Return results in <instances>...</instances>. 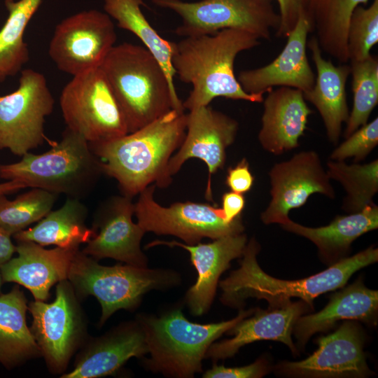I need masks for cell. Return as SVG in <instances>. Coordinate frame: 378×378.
I'll return each mask as SVG.
<instances>
[{
  "instance_id": "6da1fadb",
  "label": "cell",
  "mask_w": 378,
  "mask_h": 378,
  "mask_svg": "<svg viewBox=\"0 0 378 378\" xmlns=\"http://www.w3.org/2000/svg\"><path fill=\"white\" fill-rule=\"evenodd\" d=\"M186 130L184 111L172 109L133 132L89 144L103 174L117 181L122 195L133 198L150 185L164 188L171 184L168 164Z\"/></svg>"
},
{
  "instance_id": "7a4b0ae2",
  "label": "cell",
  "mask_w": 378,
  "mask_h": 378,
  "mask_svg": "<svg viewBox=\"0 0 378 378\" xmlns=\"http://www.w3.org/2000/svg\"><path fill=\"white\" fill-rule=\"evenodd\" d=\"M246 31L225 29L214 34L184 37L172 42V64L181 80L192 85L183 102L189 111L208 106L217 97L250 102H263V94H248L234 72V61L241 52L260 44Z\"/></svg>"
},
{
  "instance_id": "3957f363",
  "label": "cell",
  "mask_w": 378,
  "mask_h": 378,
  "mask_svg": "<svg viewBox=\"0 0 378 378\" xmlns=\"http://www.w3.org/2000/svg\"><path fill=\"white\" fill-rule=\"evenodd\" d=\"M258 241H248L240 266L219 282L221 302L241 309L248 298L264 299L276 306L298 298L314 309V300L321 294L343 288L359 270L378 261V249L372 246L351 257H345L318 274L298 280H283L265 273L260 267Z\"/></svg>"
},
{
  "instance_id": "277c9868",
  "label": "cell",
  "mask_w": 378,
  "mask_h": 378,
  "mask_svg": "<svg viewBox=\"0 0 378 378\" xmlns=\"http://www.w3.org/2000/svg\"><path fill=\"white\" fill-rule=\"evenodd\" d=\"M99 68L125 116L129 133L172 109L185 111L162 66L144 46H114Z\"/></svg>"
},
{
  "instance_id": "5b68a950",
  "label": "cell",
  "mask_w": 378,
  "mask_h": 378,
  "mask_svg": "<svg viewBox=\"0 0 378 378\" xmlns=\"http://www.w3.org/2000/svg\"><path fill=\"white\" fill-rule=\"evenodd\" d=\"M255 309H241L230 320L206 324L188 321L179 307L160 316L138 315L150 354L144 359L145 368L167 377H193L202 370V361L210 345Z\"/></svg>"
},
{
  "instance_id": "8992f818",
  "label": "cell",
  "mask_w": 378,
  "mask_h": 378,
  "mask_svg": "<svg viewBox=\"0 0 378 378\" xmlns=\"http://www.w3.org/2000/svg\"><path fill=\"white\" fill-rule=\"evenodd\" d=\"M51 146L46 153L29 152L17 162L0 164V178L70 198L86 197L104 174L102 162L89 142L66 127L62 139Z\"/></svg>"
},
{
  "instance_id": "52a82bcc",
  "label": "cell",
  "mask_w": 378,
  "mask_h": 378,
  "mask_svg": "<svg viewBox=\"0 0 378 378\" xmlns=\"http://www.w3.org/2000/svg\"><path fill=\"white\" fill-rule=\"evenodd\" d=\"M68 280L79 300L89 295L102 307L99 326L119 309L133 311L144 295L152 290L176 286L180 275L165 269H149L129 264L104 266L79 249L72 259Z\"/></svg>"
},
{
  "instance_id": "ba28073f",
  "label": "cell",
  "mask_w": 378,
  "mask_h": 378,
  "mask_svg": "<svg viewBox=\"0 0 378 378\" xmlns=\"http://www.w3.org/2000/svg\"><path fill=\"white\" fill-rule=\"evenodd\" d=\"M181 20L175 33L182 37L214 34L225 29L248 31L259 39L270 40L280 17L272 0H152Z\"/></svg>"
},
{
  "instance_id": "9c48e42d",
  "label": "cell",
  "mask_w": 378,
  "mask_h": 378,
  "mask_svg": "<svg viewBox=\"0 0 378 378\" xmlns=\"http://www.w3.org/2000/svg\"><path fill=\"white\" fill-rule=\"evenodd\" d=\"M59 104L66 127L89 143L129 133L122 111L99 67L74 76L62 90Z\"/></svg>"
},
{
  "instance_id": "30bf717a",
  "label": "cell",
  "mask_w": 378,
  "mask_h": 378,
  "mask_svg": "<svg viewBox=\"0 0 378 378\" xmlns=\"http://www.w3.org/2000/svg\"><path fill=\"white\" fill-rule=\"evenodd\" d=\"M79 300L72 285L65 279L57 283L52 302H28L32 316L31 332L52 374H62L86 340V319Z\"/></svg>"
},
{
  "instance_id": "8fae6325",
  "label": "cell",
  "mask_w": 378,
  "mask_h": 378,
  "mask_svg": "<svg viewBox=\"0 0 378 378\" xmlns=\"http://www.w3.org/2000/svg\"><path fill=\"white\" fill-rule=\"evenodd\" d=\"M155 187L153 184L146 188L134 203L137 223L146 232L175 236L186 244L194 245L205 237L214 240L244 230L241 216L227 222L221 208L209 204L188 201L163 206L154 200Z\"/></svg>"
},
{
  "instance_id": "7c38bea8",
  "label": "cell",
  "mask_w": 378,
  "mask_h": 378,
  "mask_svg": "<svg viewBox=\"0 0 378 378\" xmlns=\"http://www.w3.org/2000/svg\"><path fill=\"white\" fill-rule=\"evenodd\" d=\"M55 99L43 74L31 69L21 71L19 85L0 96V149L22 157L47 139L46 118L54 109Z\"/></svg>"
},
{
  "instance_id": "4fadbf2b",
  "label": "cell",
  "mask_w": 378,
  "mask_h": 378,
  "mask_svg": "<svg viewBox=\"0 0 378 378\" xmlns=\"http://www.w3.org/2000/svg\"><path fill=\"white\" fill-rule=\"evenodd\" d=\"M116 39L108 15L97 10H85L56 26L48 54L60 71L74 76L99 67Z\"/></svg>"
},
{
  "instance_id": "5bb4252c",
  "label": "cell",
  "mask_w": 378,
  "mask_h": 378,
  "mask_svg": "<svg viewBox=\"0 0 378 378\" xmlns=\"http://www.w3.org/2000/svg\"><path fill=\"white\" fill-rule=\"evenodd\" d=\"M315 342L318 349L312 355L300 361H280L274 373L290 378H366L374 374L366 361L364 331L358 321H344Z\"/></svg>"
},
{
  "instance_id": "9a60e30c",
  "label": "cell",
  "mask_w": 378,
  "mask_h": 378,
  "mask_svg": "<svg viewBox=\"0 0 378 378\" xmlns=\"http://www.w3.org/2000/svg\"><path fill=\"white\" fill-rule=\"evenodd\" d=\"M268 174L271 201L260 214L265 225L284 223L289 219V211L303 206L314 193L335 197L320 156L314 150L302 151L276 163Z\"/></svg>"
},
{
  "instance_id": "2e32d148",
  "label": "cell",
  "mask_w": 378,
  "mask_h": 378,
  "mask_svg": "<svg viewBox=\"0 0 378 378\" xmlns=\"http://www.w3.org/2000/svg\"><path fill=\"white\" fill-rule=\"evenodd\" d=\"M237 121L209 105L192 108L186 114V130L178 150L169 160L168 174L172 177L190 158L203 161L208 168L205 197L213 201L211 177L223 167L226 150L235 140Z\"/></svg>"
},
{
  "instance_id": "e0dca14e",
  "label": "cell",
  "mask_w": 378,
  "mask_h": 378,
  "mask_svg": "<svg viewBox=\"0 0 378 378\" xmlns=\"http://www.w3.org/2000/svg\"><path fill=\"white\" fill-rule=\"evenodd\" d=\"M134 203L123 195L104 201L96 211L92 228L94 235L83 253L97 260L112 258L136 267H146L148 258L141 248L146 233L132 220Z\"/></svg>"
},
{
  "instance_id": "ac0fdd59",
  "label": "cell",
  "mask_w": 378,
  "mask_h": 378,
  "mask_svg": "<svg viewBox=\"0 0 378 378\" xmlns=\"http://www.w3.org/2000/svg\"><path fill=\"white\" fill-rule=\"evenodd\" d=\"M310 32L307 15H300L282 51L272 62L239 72L237 78L242 89L248 94H264L275 86L293 88L303 93L312 90L315 76L306 52Z\"/></svg>"
},
{
  "instance_id": "d6986e66",
  "label": "cell",
  "mask_w": 378,
  "mask_h": 378,
  "mask_svg": "<svg viewBox=\"0 0 378 378\" xmlns=\"http://www.w3.org/2000/svg\"><path fill=\"white\" fill-rule=\"evenodd\" d=\"M245 234L227 235L212 242L188 245L177 241L155 240L145 248L158 245L181 247L188 251L197 279L186 293L185 302L193 316H201L210 308L220 275L230 267L232 260L241 258L247 244Z\"/></svg>"
},
{
  "instance_id": "ffe728a7",
  "label": "cell",
  "mask_w": 378,
  "mask_h": 378,
  "mask_svg": "<svg viewBox=\"0 0 378 378\" xmlns=\"http://www.w3.org/2000/svg\"><path fill=\"white\" fill-rule=\"evenodd\" d=\"M308 304L300 300L288 301L283 304L268 305L267 309L255 308L254 312L230 329L227 333L233 337L212 343L204 358L214 361L233 357L240 348L250 343L262 340H273L284 343L295 355L298 349L291 335L298 318L312 311Z\"/></svg>"
},
{
  "instance_id": "44dd1931",
  "label": "cell",
  "mask_w": 378,
  "mask_h": 378,
  "mask_svg": "<svg viewBox=\"0 0 378 378\" xmlns=\"http://www.w3.org/2000/svg\"><path fill=\"white\" fill-rule=\"evenodd\" d=\"M148 353L144 331L136 320L122 323L90 340L77 354L71 372L62 378H99L114 374L132 357Z\"/></svg>"
},
{
  "instance_id": "7402d4cb",
  "label": "cell",
  "mask_w": 378,
  "mask_h": 378,
  "mask_svg": "<svg viewBox=\"0 0 378 378\" xmlns=\"http://www.w3.org/2000/svg\"><path fill=\"white\" fill-rule=\"evenodd\" d=\"M16 242L18 255L0 265L3 282L22 286L35 300L46 301L52 286L68 279L72 259L78 249L57 246L46 249L31 241Z\"/></svg>"
},
{
  "instance_id": "603a6c76",
  "label": "cell",
  "mask_w": 378,
  "mask_h": 378,
  "mask_svg": "<svg viewBox=\"0 0 378 378\" xmlns=\"http://www.w3.org/2000/svg\"><path fill=\"white\" fill-rule=\"evenodd\" d=\"M267 92L258 139L264 150L279 155L299 146L312 111L300 90L283 86Z\"/></svg>"
},
{
  "instance_id": "cb8c5ba5",
  "label": "cell",
  "mask_w": 378,
  "mask_h": 378,
  "mask_svg": "<svg viewBox=\"0 0 378 378\" xmlns=\"http://www.w3.org/2000/svg\"><path fill=\"white\" fill-rule=\"evenodd\" d=\"M342 288L331 295L323 309L298 318L293 330L298 349H304L313 335L332 329L340 321L377 325L378 291L368 288L361 279Z\"/></svg>"
},
{
  "instance_id": "d4e9b609",
  "label": "cell",
  "mask_w": 378,
  "mask_h": 378,
  "mask_svg": "<svg viewBox=\"0 0 378 378\" xmlns=\"http://www.w3.org/2000/svg\"><path fill=\"white\" fill-rule=\"evenodd\" d=\"M307 47L317 75L314 87L304 92L303 96L319 112L329 141L337 144L342 124L346 122L349 115L346 83L350 74V66L346 64L335 66L331 59H324L314 36L307 41Z\"/></svg>"
},
{
  "instance_id": "484cf974",
  "label": "cell",
  "mask_w": 378,
  "mask_h": 378,
  "mask_svg": "<svg viewBox=\"0 0 378 378\" xmlns=\"http://www.w3.org/2000/svg\"><path fill=\"white\" fill-rule=\"evenodd\" d=\"M280 225L314 243L321 260L330 266L346 257L357 238L377 229L378 206L373 203L359 212L337 216L328 225L319 227L302 225L290 218Z\"/></svg>"
},
{
  "instance_id": "4316f807",
  "label": "cell",
  "mask_w": 378,
  "mask_h": 378,
  "mask_svg": "<svg viewBox=\"0 0 378 378\" xmlns=\"http://www.w3.org/2000/svg\"><path fill=\"white\" fill-rule=\"evenodd\" d=\"M27 300L18 284L0 293V364L8 370L41 357L27 323Z\"/></svg>"
},
{
  "instance_id": "83f0119b",
  "label": "cell",
  "mask_w": 378,
  "mask_h": 378,
  "mask_svg": "<svg viewBox=\"0 0 378 378\" xmlns=\"http://www.w3.org/2000/svg\"><path fill=\"white\" fill-rule=\"evenodd\" d=\"M88 210L80 200L67 197L57 210H51L38 223L18 232L13 237L16 241H31L42 246L79 249L94 235L86 225Z\"/></svg>"
},
{
  "instance_id": "f1b7e54d",
  "label": "cell",
  "mask_w": 378,
  "mask_h": 378,
  "mask_svg": "<svg viewBox=\"0 0 378 378\" xmlns=\"http://www.w3.org/2000/svg\"><path fill=\"white\" fill-rule=\"evenodd\" d=\"M369 0H307L306 15L322 51L340 64L349 61L347 34L354 10Z\"/></svg>"
},
{
  "instance_id": "f546056e",
  "label": "cell",
  "mask_w": 378,
  "mask_h": 378,
  "mask_svg": "<svg viewBox=\"0 0 378 378\" xmlns=\"http://www.w3.org/2000/svg\"><path fill=\"white\" fill-rule=\"evenodd\" d=\"M42 0H5L8 18L0 29V83L15 76L29 59L26 27Z\"/></svg>"
},
{
  "instance_id": "4dcf8cb0",
  "label": "cell",
  "mask_w": 378,
  "mask_h": 378,
  "mask_svg": "<svg viewBox=\"0 0 378 378\" xmlns=\"http://www.w3.org/2000/svg\"><path fill=\"white\" fill-rule=\"evenodd\" d=\"M105 13L117 21L118 27L134 34L160 62L169 83L175 88L172 64V42L163 38L141 10L142 0H103Z\"/></svg>"
},
{
  "instance_id": "1f68e13d",
  "label": "cell",
  "mask_w": 378,
  "mask_h": 378,
  "mask_svg": "<svg viewBox=\"0 0 378 378\" xmlns=\"http://www.w3.org/2000/svg\"><path fill=\"white\" fill-rule=\"evenodd\" d=\"M327 174L330 179L339 182L346 195L342 209L348 214L362 211L373 204L372 200L378 192V160L367 164L330 160L327 162Z\"/></svg>"
},
{
  "instance_id": "d6a6232c",
  "label": "cell",
  "mask_w": 378,
  "mask_h": 378,
  "mask_svg": "<svg viewBox=\"0 0 378 378\" xmlns=\"http://www.w3.org/2000/svg\"><path fill=\"white\" fill-rule=\"evenodd\" d=\"M58 195L38 188L8 200L0 194V226L13 236L38 222L52 209Z\"/></svg>"
},
{
  "instance_id": "836d02e7",
  "label": "cell",
  "mask_w": 378,
  "mask_h": 378,
  "mask_svg": "<svg viewBox=\"0 0 378 378\" xmlns=\"http://www.w3.org/2000/svg\"><path fill=\"white\" fill-rule=\"evenodd\" d=\"M354 94L353 108L346 121L345 138L368 122L378 104V59L370 55L363 60H351Z\"/></svg>"
},
{
  "instance_id": "e575fe53",
  "label": "cell",
  "mask_w": 378,
  "mask_h": 378,
  "mask_svg": "<svg viewBox=\"0 0 378 378\" xmlns=\"http://www.w3.org/2000/svg\"><path fill=\"white\" fill-rule=\"evenodd\" d=\"M377 43L378 0H373L368 8L357 6L351 15L347 34L349 60L368 58Z\"/></svg>"
},
{
  "instance_id": "d590c367",
  "label": "cell",
  "mask_w": 378,
  "mask_h": 378,
  "mask_svg": "<svg viewBox=\"0 0 378 378\" xmlns=\"http://www.w3.org/2000/svg\"><path fill=\"white\" fill-rule=\"evenodd\" d=\"M345 139L332 152L330 159L344 161L354 158V162L365 160L378 144V118L368 122Z\"/></svg>"
},
{
  "instance_id": "8d00e7d4",
  "label": "cell",
  "mask_w": 378,
  "mask_h": 378,
  "mask_svg": "<svg viewBox=\"0 0 378 378\" xmlns=\"http://www.w3.org/2000/svg\"><path fill=\"white\" fill-rule=\"evenodd\" d=\"M272 367L269 360L264 358L257 359L254 363L241 367L226 368L214 364L202 375L204 378H261L267 374Z\"/></svg>"
},
{
  "instance_id": "74e56055",
  "label": "cell",
  "mask_w": 378,
  "mask_h": 378,
  "mask_svg": "<svg viewBox=\"0 0 378 378\" xmlns=\"http://www.w3.org/2000/svg\"><path fill=\"white\" fill-rule=\"evenodd\" d=\"M279 5L280 24L276 36L287 38L300 15L305 14L307 0H276Z\"/></svg>"
},
{
  "instance_id": "f35d334b",
  "label": "cell",
  "mask_w": 378,
  "mask_h": 378,
  "mask_svg": "<svg viewBox=\"0 0 378 378\" xmlns=\"http://www.w3.org/2000/svg\"><path fill=\"white\" fill-rule=\"evenodd\" d=\"M253 181L254 178L245 158L235 166L227 169L225 183L231 191L240 194L246 193L251 189Z\"/></svg>"
},
{
  "instance_id": "ab89813d",
  "label": "cell",
  "mask_w": 378,
  "mask_h": 378,
  "mask_svg": "<svg viewBox=\"0 0 378 378\" xmlns=\"http://www.w3.org/2000/svg\"><path fill=\"white\" fill-rule=\"evenodd\" d=\"M245 206V198L243 194L233 191L227 192L222 196V207L224 218L232 222L241 214Z\"/></svg>"
},
{
  "instance_id": "60d3db41",
  "label": "cell",
  "mask_w": 378,
  "mask_h": 378,
  "mask_svg": "<svg viewBox=\"0 0 378 378\" xmlns=\"http://www.w3.org/2000/svg\"><path fill=\"white\" fill-rule=\"evenodd\" d=\"M15 253V245L11 240V235L0 226V265L6 262Z\"/></svg>"
},
{
  "instance_id": "b9f144b4",
  "label": "cell",
  "mask_w": 378,
  "mask_h": 378,
  "mask_svg": "<svg viewBox=\"0 0 378 378\" xmlns=\"http://www.w3.org/2000/svg\"><path fill=\"white\" fill-rule=\"evenodd\" d=\"M25 188L27 186L19 181H8L5 183H0V194L7 195Z\"/></svg>"
},
{
  "instance_id": "7bdbcfd3",
  "label": "cell",
  "mask_w": 378,
  "mask_h": 378,
  "mask_svg": "<svg viewBox=\"0 0 378 378\" xmlns=\"http://www.w3.org/2000/svg\"><path fill=\"white\" fill-rule=\"evenodd\" d=\"M2 283H3V280H2L1 274L0 272V293H1V288Z\"/></svg>"
}]
</instances>
